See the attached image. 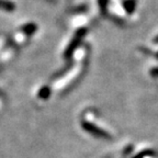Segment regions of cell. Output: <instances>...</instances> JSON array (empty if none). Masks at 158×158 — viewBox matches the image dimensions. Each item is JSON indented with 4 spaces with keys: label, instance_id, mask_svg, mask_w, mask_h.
I'll use <instances>...</instances> for the list:
<instances>
[{
    "label": "cell",
    "instance_id": "6da1fadb",
    "mask_svg": "<svg viewBox=\"0 0 158 158\" xmlns=\"http://www.w3.org/2000/svg\"><path fill=\"white\" fill-rule=\"evenodd\" d=\"M82 127H84L86 131L90 132V133L94 134V135L98 136V137H109V135L104 131L98 128L97 126H94V124L88 123V122H84V123H82Z\"/></svg>",
    "mask_w": 158,
    "mask_h": 158
},
{
    "label": "cell",
    "instance_id": "7a4b0ae2",
    "mask_svg": "<svg viewBox=\"0 0 158 158\" xmlns=\"http://www.w3.org/2000/svg\"><path fill=\"white\" fill-rule=\"evenodd\" d=\"M84 34H85V30H80L78 33L76 34V37L73 40V42L70 43L69 47L66 49V57H68L69 55H72L73 52H74V49L76 48V46L79 44V42L81 41V39L84 37Z\"/></svg>",
    "mask_w": 158,
    "mask_h": 158
},
{
    "label": "cell",
    "instance_id": "3957f363",
    "mask_svg": "<svg viewBox=\"0 0 158 158\" xmlns=\"http://www.w3.org/2000/svg\"><path fill=\"white\" fill-rule=\"evenodd\" d=\"M0 8L7 11H12L15 9V5L10 1H6V0H0Z\"/></svg>",
    "mask_w": 158,
    "mask_h": 158
},
{
    "label": "cell",
    "instance_id": "277c9868",
    "mask_svg": "<svg viewBox=\"0 0 158 158\" xmlns=\"http://www.w3.org/2000/svg\"><path fill=\"white\" fill-rule=\"evenodd\" d=\"M48 94H49V89L46 88V87H45L44 89H42V91L40 92V97H41V98H47Z\"/></svg>",
    "mask_w": 158,
    "mask_h": 158
},
{
    "label": "cell",
    "instance_id": "5b68a950",
    "mask_svg": "<svg viewBox=\"0 0 158 158\" xmlns=\"http://www.w3.org/2000/svg\"><path fill=\"white\" fill-rule=\"evenodd\" d=\"M155 42H158V36H157V37H156V39H155Z\"/></svg>",
    "mask_w": 158,
    "mask_h": 158
}]
</instances>
